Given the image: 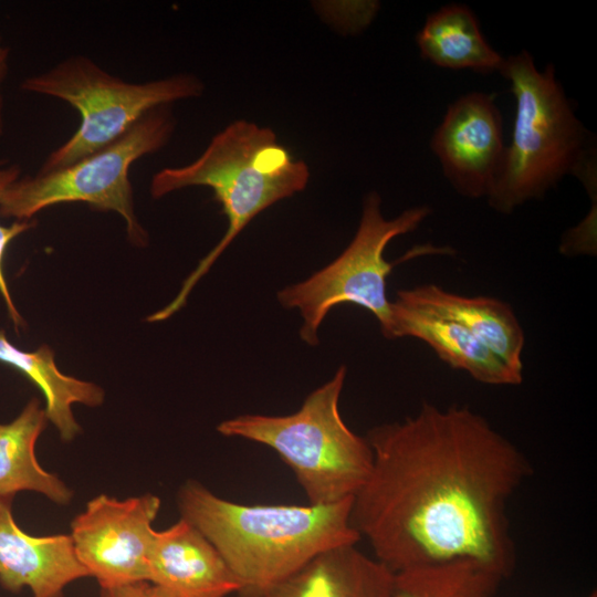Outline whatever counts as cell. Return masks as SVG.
<instances>
[{
  "instance_id": "obj_2",
  "label": "cell",
  "mask_w": 597,
  "mask_h": 597,
  "mask_svg": "<svg viewBox=\"0 0 597 597\" xmlns=\"http://www.w3.org/2000/svg\"><path fill=\"white\" fill-rule=\"evenodd\" d=\"M182 519L217 548L240 583V597H262L317 555L360 537L353 498L328 505L241 504L195 480L177 495Z\"/></svg>"
},
{
  "instance_id": "obj_9",
  "label": "cell",
  "mask_w": 597,
  "mask_h": 597,
  "mask_svg": "<svg viewBox=\"0 0 597 597\" xmlns=\"http://www.w3.org/2000/svg\"><path fill=\"white\" fill-rule=\"evenodd\" d=\"M160 505L151 493L125 500L100 494L72 520L76 557L101 588L147 580L153 523Z\"/></svg>"
},
{
  "instance_id": "obj_16",
  "label": "cell",
  "mask_w": 597,
  "mask_h": 597,
  "mask_svg": "<svg viewBox=\"0 0 597 597\" xmlns=\"http://www.w3.org/2000/svg\"><path fill=\"white\" fill-rule=\"evenodd\" d=\"M46 420L39 399L32 398L13 420L0 423V496L32 491L57 505L71 502L73 491L56 474L44 470L35 455V443Z\"/></svg>"
},
{
  "instance_id": "obj_13",
  "label": "cell",
  "mask_w": 597,
  "mask_h": 597,
  "mask_svg": "<svg viewBox=\"0 0 597 597\" xmlns=\"http://www.w3.org/2000/svg\"><path fill=\"white\" fill-rule=\"evenodd\" d=\"M398 301L453 321L523 376L524 331L510 304L491 296H464L436 284L397 292Z\"/></svg>"
},
{
  "instance_id": "obj_17",
  "label": "cell",
  "mask_w": 597,
  "mask_h": 597,
  "mask_svg": "<svg viewBox=\"0 0 597 597\" xmlns=\"http://www.w3.org/2000/svg\"><path fill=\"white\" fill-rule=\"evenodd\" d=\"M0 363L20 371L39 388L45 399L46 418L65 442L81 432L72 405L97 407L104 401V390L100 386L62 374L49 346L42 345L34 352L23 350L14 346L2 329Z\"/></svg>"
},
{
  "instance_id": "obj_5",
  "label": "cell",
  "mask_w": 597,
  "mask_h": 597,
  "mask_svg": "<svg viewBox=\"0 0 597 597\" xmlns=\"http://www.w3.org/2000/svg\"><path fill=\"white\" fill-rule=\"evenodd\" d=\"M347 369L313 390L290 415H239L217 430L274 450L291 468L308 504L328 505L353 498L367 481L373 451L366 439L348 428L339 412Z\"/></svg>"
},
{
  "instance_id": "obj_23",
  "label": "cell",
  "mask_w": 597,
  "mask_h": 597,
  "mask_svg": "<svg viewBox=\"0 0 597 597\" xmlns=\"http://www.w3.org/2000/svg\"><path fill=\"white\" fill-rule=\"evenodd\" d=\"M586 597H597V593L594 590V591H591V593H590L588 596H586Z\"/></svg>"
},
{
  "instance_id": "obj_7",
  "label": "cell",
  "mask_w": 597,
  "mask_h": 597,
  "mask_svg": "<svg viewBox=\"0 0 597 597\" xmlns=\"http://www.w3.org/2000/svg\"><path fill=\"white\" fill-rule=\"evenodd\" d=\"M175 119L167 105L148 112L123 136L102 149L52 171L21 176L3 193L0 217L31 220L41 210L63 202H86L115 211L126 222L128 239L147 242L133 203L129 169L139 158L161 149L172 136Z\"/></svg>"
},
{
  "instance_id": "obj_12",
  "label": "cell",
  "mask_w": 597,
  "mask_h": 597,
  "mask_svg": "<svg viewBox=\"0 0 597 597\" xmlns=\"http://www.w3.org/2000/svg\"><path fill=\"white\" fill-rule=\"evenodd\" d=\"M147 580L175 597H228L240 583L217 548L187 520L155 531Z\"/></svg>"
},
{
  "instance_id": "obj_6",
  "label": "cell",
  "mask_w": 597,
  "mask_h": 597,
  "mask_svg": "<svg viewBox=\"0 0 597 597\" xmlns=\"http://www.w3.org/2000/svg\"><path fill=\"white\" fill-rule=\"evenodd\" d=\"M20 87L61 100L81 115L76 132L48 155L39 169L42 172L66 167L102 149L151 109L203 92L202 82L191 74L132 83L106 72L85 55L69 56L45 72L28 76Z\"/></svg>"
},
{
  "instance_id": "obj_3",
  "label": "cell",
  "mask_w": 597,
  "mask_h": 597,
  "mask_svg": "<svg viewBox=\"0 0 597 597\" xmlns=\"http://www.w3.org/2000/svg\"><path fill=\"white\" fill-rule=\"evenodd\" d=\"M308 178L307 165L295 160L272 129L243 119L219 132L195 161L156 172L150 182L153 198L187 187H209L228 219V229L172 302L147 321H164L180 310L196 283L248 223L273 203L302 191Z\"/></svg>"
},
{
  "instance_id": "obj_22",
  "label": "cell",
  "mask_w": 597,
  "mask_h": 597,
  "mask_svg": "<svg viewBox=\"0 0 597 597\" xmlns=\"http://www.w3.org/2000/svg\"><path fill=\"white\" fill-rule=\"evenodd\" d=\"M9 53H10L9 48L2 43V40L0 36V136H2L4 133V117H3L4 102H3L2 86L8 74V70H9Z\"/></svg>"
},
{
  "instance_id": "obj_18",
  "label": "cell",
  "mask_w": 597,
  "mask_h": 597,
  "mask_svg": "<svg viewBox=\"0 0 597 597\" xmlns=\"http://www.w3.org/2000/svg\"><path fill=\"white\" fill-rule=\"evenodd\" d=\"M421 56L434 65L479 73L499 71L504 57L484 39L473 12L447 4L431 13L416 38Z\"/></svg>"
},
{
  "instance_id": "obj_11",
  "label": "cell",
  "mask_w": 597,
  "mask_h": 597,
  "mask_svg": "<svg viewBox=\"0 0 597 597\" xmlns=\"http://www.w3.org/2000/svg\"><path fill=\"white\" fill-rule=\"evenodd\" d=\"M14 496H0V585L32 597H64L71 583L90 577L76 557L70 534L34 536L13 516Z\"/></svg>"
},
{
  "instance_id": "obj_10",
  "label": "cell",
  "mask_w": 597,
  "mask_h": 597,
  "mask_svg": "<svg viewBox=\"0 0 597 597\" xmlns=\"http://www.w3.org/2000/svg\"><path fill=\"white\" fill-rule=\"evenodd\" d=\"M430 146L457 192L486 198L505 148L493 95L472 92L450 104Z\"/></svg>"
},
{
  "instance_id": "obj_1",
  "label": "cell",
  "mask_w": 597,
  "mask_h": 597,
  "mask_svg": "<svg viewBox=\"0 0 597 597\" xmlns=\"http://www.w3.org/2000/svg\"><path fill=\"white\" fill-rule=\"evenodd\" d=\"M366 439L373 467L350 522L379 563L394 574L454 563L513 574L507 509L532 465L511 440L465 406L427 401Z\"/></svg>"
},
{
  "instance_id": "obj_21",
  "label": "cell",
  "mask_w": 597,
  "mask_h": 597,
  "mask_svg": "<svg viewBox=\"0 0 597 597\" xmlns=\"http://www.w3.org/2000/svg\"><path fill=\"white\" fill-rule=\"evenodd\" d=\"M100 597H175L166 589L148 580L101 588Z\"/></svg>"
},
{
  "instance_id": "obj_15",
  "label": "cell",
  "mask_w": 597,
  "mask_h": 597,
  "mask_svg": "<svg viewBox=\"0 0 597 597\" xmlns=\"http://www.w3.org/2000/svg\"><path fill=\"white\" fill-rule=\"evenodd\" d=\"M262 597H395V574L357 545H343L317 555Z\"/></svg>"
},
{
  "instance_id": "obj_20",
  "label": "cell",
  "mask_w": 597,
  "mask_h": 597,
  "mask_svg": "<svg viewBox=\"0 0 597 597\" xmlns=\"http://www.w3.org/2000/svg\"><path fill=\"white\" fill-rule=\"evenodd\" d=\"M21 167L18 164L11 163L7 159H0V200L4 191L21 177ZM33 226L34 222L31 220L14 221L10 226H3L0 223V294L6 303L8 314L17 332H19V328L24 326V321L18 312L10 294L3 273V260L10 242L23 232L31 229Z\"/></svg>"
},
{
  "instance_id": "obj_4",
  "label": "cell",
  "mask_w": 597,
  "mask_h": 597,
  "mask_svg": "<svg viewBox=\"0 0 597 597\" xmlns=\"http://www.w3.org/2000/svg\"><path fill=\"white\" fill-rule=\"evenodd\" d=\"M499 72L511 84L516 112L510 145L486 199L498 212L511 213L542 198L564 176L576 175L593 148L552 64L538 71L522 51L504 59Z\"/></svg>"
},
{
  "instance_id": "obj_19",
  "label": "cell",
  "mask_w": 597,
  "mask_h": 597,
  "mask_svg": "<svg viewBox=\"0 0 597 597\" xmlns=\"http://www.w3.org/2000/svg\"><path fill=\"white\" fill-rule=\"evenodd\" d=\"M503 580L467 563L395 574V597H493Z\"/></svg>"
},
{
  "instance_id": "obj_14",
  "label": "cell",
  "mask_w": 597,
  "mask_h": 597,
  "mask_svg": "<svg viewBox=\"0 0 597 597\" xmlns=\"http://www.w3.org/2000/svg\"><path fill=\"white\" fill-rule=\"evenodd\" d=\"M389 339L413 337L430 346L451 368L468 373L491 386H516L523 376L511 370L492 350L460 324L421 311L398 300L391 302V318L384 335Z\"/></svg>"
},
{
  "instance_id": "obj_8",
  "label": "cell",
  "mask_w": 597,
  "mask_h": 597,
  "mask_svg": "<svg viewBox=\"0 0 597 597\" xmlns=\"http://www.w3.org/2000/svg\"><path fill=\"white\" fill-rule=\"evenodd\" d=\"M430 212L427 206L412 207L387 220L381 213L379 195L371 191L365 197L357 231L347 248L308 279L277 293L283 307L298 310L303 342L316 345L323 320L343 303L370 312L386 334L391 318L387 279L396 262H388L384 251L392 239L415 231Z\"/></svg>"
}]
</instances>
